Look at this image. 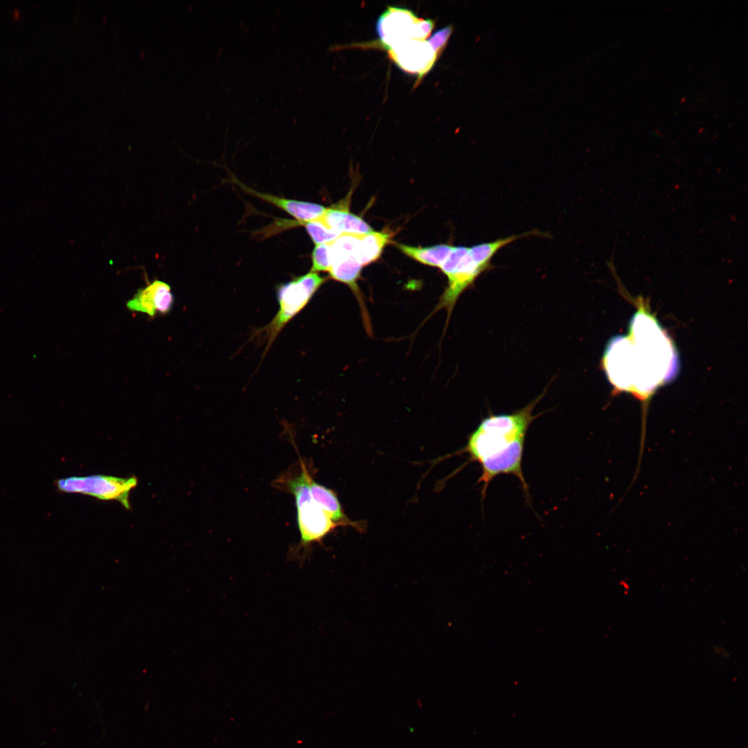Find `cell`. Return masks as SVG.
<instances>
[{"instance_id":"3","label":"cell","mask_w":748,"mask_h":748,"mask_svg":"<svg viewBox=\"0 0 748 748\" xmlns=\"http://www.w3.org/2000/svg\"><path fill=\"white\" fill-rule=\"evenodd\" d=\"M540 233H542L537 230L531 231L468 247L466 253L452 273L447 276L448 287L444 292L440 305L451 312L460 294L470 287L479 275L493 268L491 260L500 249L520 238Z\"/></svg>"},{"instance_id":"8","label":"cell","mask_w":748,"mask_h":748,"mask_svg":"<svg viewBox=\"0 0 748 748\" xmlns=\"http://www.w3.org/2000/svg\"><path fill=\"white\" fill-rule=\"evenodd\" d=\"M524 440L525 438H521L515 441L499 454L481 463L482 474L478 483H483L482 495L483 497L486 495L490 482L496 476L501 474L515 475L521 481L523 489L527 495H528V486L522 468Z\"/></svg>"},{"instance_id":"14","label":"cell","mask_w":748,"mask_h":748,"mask_svg":"<svg viewBox=\"0 0 748 748\" xmlns=\"http://www.w3.org/2000/svg\"><path fill=\"white\" fill-rule=\"evenodd\" d=\"M310 492L313 501L327 514L332 522L339 524L344 522L345 515L336 494L330 489L311 480Z\"/></svg>"},{"instance_id":"15","label":"cell","mask_w":748,"mask_h":748,"mask_svg":"<svg viewBox=\"0 0 748 748\" xmlns=\"http://www.w3.org/2000/svg\"><path fill=\"white\" fill-rule=\"evenodd\" d=\"M363 266L355 256L333 260L328 271L331 278L348 285L354 292L358 290L356 281Z\"/></svg>"},{"instance_id":"4","label":"cell","mask_w":748,"mask_h":748,"mask_svg":"<svg viewBox=\"0 0 748 748\" xmlns=\"http://www.w3.org/2000/svg\"><path fill=\"white\" fill-rule=\"evenodd\" d=\"M137 481L135 477L121 478L95 474L60 479L55 482V485L62 492L82 494L101 500H115L130 509V492L136 486Z\"/></svg>"},{"instance_id":"17","label":"cell","mask_w":748,"mask_h":748,"mask_svg":"<svg viewBox=\"0 0 748 748\" xmlns=\"http://www.w3.org/2000/svg\"><path fill=\"white\" fill-rule=\"evenodd\" d=\"M312 267L310 271H329L331 267L330 243L315 245L311 254Z\"/></svg>"},{"instance_id":"5","label":"cell","mask_w":748,"mask_h":748,"mask_svg":"<svg viewBox=\"0 0 748 748\" xmlns=\"http://www.w3.org/2000/svg\"><path fill=\"white\" fill-rule=\"evenodd\" d=\"M419 19L410 10L388 6L376 23V30L380 37L378 45L389 50L403 41L416 39L415 28Z\"/></svg>"},{"instance_id":"16","label":"cell","mask_w":748,"mask_h":748,"mask_svg":"<svg viewBox=\"0 0 748 748\" xmlns=\"http://www.w3.org/2000/svg\"><path fill=\"white\" fill-rule=\"evenodd\" d=\"M303 226L315 245L330 243L341 235L327 227L319 220L305 222Z\"/></svg>"},{"instance_id":"7","label":"cell","mask_w":748,"mask_h":748,"mask_svg":"<svg viewBox=\"0 0 748 748\" xmlns=\"http://www.w3.org/2000/svg\"><path fill=\"white\" fill-rule=\"evenodd\" d=\"M296 506L301 535L298 549L303 547L306 551L312 543L321 542L338 525L331 520L312 497L296 502Z\"/></svg>"},{"instance_id":"18","label":"cell","mask_w":748,"mask_h":748,"mask_svg":"<svg viewBox=\"0 0 748 748\" xmlns=\"http://www.w3.org/2000/svg\"><path fill=\"white\" fill-rule=\"evenodd\" d=\"M453 30L454 27L452 25H448L435 32L431 37L427 40L438 57L442 54Z\"/></svg>"},{"instance_id":"10","label":"cell","mask_w":748,"mask_h":748,"mask_svg":"<svg viewBox=\"0 0 748 748\" xmlns=\"http://www.w3.org/2000/svg\"><path fill=\"white\" fill-rule=\"evenodd\" d=\"M231 179L233 183L239 186L247 193L278 207L298 221L309 222L319 220L322 217L327 208L317 203L287 199L269 193L258 192L246 186L234 176L231 177Z\"/></svg>"},{"instance_id":"6","label":"cell","mask_w":748,"mask_h":748,"mask_svg":"<svg viewBox=\"0 0 748 748\" xmlns=\"http://www.w3.org/2000/svg\"><path fill=\"white\" fill-rule=\"evenodd\" d=\"M389 57L402 70L418 74V81L429 72L438 57L427 40L410 39L392 46Z\"/></svg>"},{"instance_id":"11","label":"cell","mask_w":748,"mask_h":748,"mask_svg":"<svg viewBox=\"0 0 748 748\" xmlns=\"http://www.w3.org/2000/svg\"><path fill=\"white\" fill-rule=\"evenodd\" d=\"M349 200L348 197L327 208L319 220L340 234L364 235L373 231L364 220L350 212Z\"/></svg>"},{"instance_id":"13","label":"cell","mask_w":748,"mask_h":748,"mask_svg":"<svg viewBox=\"0 0 748 748\" xmlns=\"http://www.w3.org/2000/svg\"><path fill=\"white\" fill-rule=\"evenodd\" d=\"M396 246L403 253L416 261L438 267L443 265L453 247L440 244L427 247H417L399 243Z\"/></svg>"},{"instance_id":"1","label":"cell","mask_w":748,"mask_h":748,"mask_svg":"<svg viewBox=\"0 0 748 748\" xmlns=\"http://www.w3.org/2000/svg\"><path fill=\"white\" fill-rule=\"evenodd\" d=\"M543 395L510 414L489 415L470 435L466 451L480 463L506 450L513 443L525 438L528 427L537 418L532 414Z\"/></svg>"},{"instance_id":"2","label":"cell","mask_w":748,"mask_h":748,"mask_svg":"<svg viewBox=\"0 0 748 748\" xmlns=\"http://www.w3.org/2000/svg\"><path fill=\"white\" fill-rule=\"evenodd\" d=\"M328 280L319 273L309 271L294 276L290 281L279 284L276 287L278 310L269 323L255 330L250 339L258 343H266L265 353L285 327L308 304L320 287Z\"/></svg>"},{"instance_id":"9","label":"cell","mask_w":748,"mask_h":748,"mask_svg":"<svg viewBox=\"0 0 748 748\" xmlns=\"http://www.w3.org/2000/svg\"><path fill=\"white\" fill-rule=\"evenodd\" d=\"M173 295L170 287L161 280H154L143 289H140L134 297L127 303L130 310L145 313L153 317L157 312L167 314L173 304Z\"/></svg>"},{"instance_id":"12","label":"cell","mask_w":748,"mask_h":748,"mask_svg":"<svg viewBox=\"0 0 748 748\" xmlns=\"http://www.w3.org/2000/svg\"><path fill=\"white\" fill-rule=\"evenodd\" d=\"M391 238V235L388 232L373 231L367 234L360 235L355 257L362 266L375 261L381 256Z\"/></svg>"}]
</instances>
